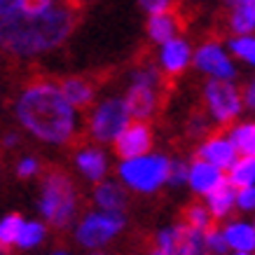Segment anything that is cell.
Instances as JSON below:
<instances>
[{"instance_id":"1","label":"cell","mask_w":255,"mask_h":255,"mask_svg":"<svg viewBox=\"0 0 255 255\" xmlns=\"http://www.w3.org/2000/svg\"><path fill=\"white\" fill-rule=\"evenodd\" d=\"M78 23L75 5L52 2L40 12H9L0 16V49L16 56L49 52L68 38Z\"/></svg>"},{"instance_id":"2","label":"cell","mask_w":255,"mask_h":255,"mask_svg":"<svg viewBox=\"0 0 255 255\" xmlns=\"http://www.w3.org/2000/svg\"><path fill=\"white\" fill-rule=\"evenodd\" d=\"M16 120L26 131L49 145H63L75 136L78 115L63 99L54 82H33L26 87L14 106Z\"/></svg>"},{"instance_id":"3","label":"cell","mask_w":255,"mask_h":255,"mask_svg":"<svg viewBox=\"0 0 255 255\" xmlns=\"http://www.w3.org/2000/svg\"><path fill=\"white\" fill-rule=\"evenodd\" d=\"M171 159L159 152H145L138 157L122 159L117 166V176L124 187L140 194H155L159 187L166 185Z\"/></svg>"},{"instance_id":"4","label":"cell","mask_w":255,"mask_h":255,"mask_svg":"<svg viewBox=\"0 0 255 255\" xmlns=\"http://www.w3.org/2000/svg\"><path fill=\"white\" fill-rule=\"evenodd\" d=\"M38 209L49 225L54 227H68L78 213V192L75 185L66 173L54 171L45 178V185L40 192Z\"/></svg>"},{"instance_id":"5","label":"cell","mask_w":255,"mask_h":255,"mask_svg":"<svg viewBox=\"0 0 255 255\" xmlns=\"http://www.w3.org/2000/svg\"><path fill=\"white\" fill-rule=\"evenodd\" d=\"M124 213H115V211H92L87 213L80 225L75 227V239L85 248L99 251L108 241H113L117 234L124 230Z\"/></svg>"},{"instance_id":"6","label":"cell","mask_w":255,"mask_h":255,"mask_svg":"<svg viewBox=\"0 0 255 255\" xmlns=\"http://www.w3.org/2000/svg\"><path fill=\"white\" fill-rule=\"evenodd\" d=\"M131 122V115L127 110V103L120 96L101 101L89 117V133L99 143H113L124 131V127Z\"/></svg>"},{"instance_id":"7","label":"cell","mask_w":255,"mask_h":255,"mask_svg":"<svg viewBox=\"0 0 255 255\" xmlns=\"http://www.w3.org/2000/svg\"><path fill=\"white\" fill-rule=\"evenodd\" d=\"M204 99L209 106L211 117L220 124H227L237 120L244 110L241 92L230 82V80H213L211 78L204 87Z\"/></svg>"},{"instance_id":"8","label":"cell","mask_w":255,"mask_h":255,"mask_svg":"<svg viewBox=\"0 0 255 255\" xmlns=\"http://www.w3.org/2000/svg\"><path fill=\"white\" fill-rule=\"evenodd\" d=\"M192 59H194V66L201 73L211 75L213 80H230L232 82L237 78V66H234V61L227 56V52L218 42H204L194 52Z\"/></svg>"},{"instance_id":"9","label":"cell","mask_w":255,"mask_h":255,"mask_svg":"<svg viewBox=\"0 0 255 255\" xmlns=\"http://www.w3.org/2000/svg\"><path fill=\"white\" fill-rule=\"evenodd\" d=\"M113 143H115V152L122 159L145 155L152 150V129L145 124V120H131Z\"/></svg>"},{"instance_id":"10","label":"cell","mask_w":255,"mask_h":255,"mask_svg":"<svg viewBox=\"0 0 255 255\" xmlns=\"http://www.w3.org/2000/svg\"><path fill=\"white\" fill-rule=\"evenodd\" d=\"M225 180V171L213 166V164L204 162V159H197V162L187 164V183L185 185L192 187V192L206 197L209 192H213L218 185H223Z\"/></svg>"},{"instance_id":"11","label":"cell","mask_w":255,"mask_h":255,"mask_svg":"<svg viewBox=\"0 0 255 255\" xmlns=\"http://www.w3.org/2000/svg\"><path fill=\"white\" fill-rule=\"evenodd\" d=\"M192 61V49L183 38H171L166 42H162V49H159V63L166 75H178L190 66Z\"/></svg>"},{"instance_id":"12","label":"cell","mask_w":255,"mask_h":255,"mask_svg":"<svg viewBox=\"0 0 255 255\" xmlns=\"http://www.w3.org/2000/svg\"><path fill=\"white\" fill-rule=\"evenodd\" d=\"M237 157L239 155H237L232 140L227 138V136H211V138H206L199 147V159L213 164V166H218V169H223V171L230 169V164H232Z\"/></svg>"},{"instance_id":"13","label":"cell","mask_w":255,"mask_h":255,"mask_svg":"<svg viewBox=\"0 0 255 255\" xmlns=\"http://www.w3.org/2000/svg\"><path fill=\"white\" fill-rule=\"evenodd\" d=\"M75 166H78V171L87 180L99 183L108 173V157H106V152L101 147H94V145L82 147L75 155Z\"/></svg>"},{"instance_id":"14","label":"cell","mask_w":255,"mask_h":255,"mask_svg":"<svg viewBox=\"0 0 255 255\" xmlns=\"http://www.w3.org/2000/svg\"><path fill=\"white\" fill-rule=\"evenodd\" d=\"M124 103H127V110H129L131 120H147V117L155 115L157 89L131 85L129 92H127V96H124Z\"/></svg>"},{"instance_id":"15","label":"cell","mask_w":255,"mask_h":255,"mask_svg":"<svg viewBox=\"0 0 255 255\" xmlns=\"http://www.w3.org/2000/svg\"><path fill=\"white\" fill-rule=\"evenodd\" d=\"M94 201L101 211H115L124 213L127 209V190H124L117 180H99L94 187Z\"/></svg>"},{"instance_id":"16","label":"cell","mask_w":255,"mask_h":255,"mask_svg":"<svg viewBox=\"0 0 255 255\" xmlns=\"http://www.w3.org/2000/svg\"><path fill=\"white\" fill-rule=\"evenodd\" d=\"M225 244L230 251H248L253 253L255 251V227L253 223H246V220H232L223 230Z\"/></svg>"},{"instance_id":"17","label":"cell","mask_w":255,"mask_h":255,"mask_svg":"<svg viewBox=\"0 0 255 255\" xmlns=\"http://www.w3.org/2000/svg\"><path fill=\"white\" fill-rule=\"evenodd\" d=\"M178 31H180V23H178V16L171 9H166V12H152L150 19H147V35L157 45L176 38Z\"/></svg>"},{"instance_id":"18","label":"cell","mask_w":255,"mask_h":255,"mask_svg":"<svg viewBox=\"0 0 255 255\" xmlns=\"http://www.w3.org/2000/svg\"><path fill=\"white\" fill-rule=\"evenodd\" d=\"M225 178H227V183L232 187L255 185V157L253 155H239L232 164H230Z\"/></svg>"},{"instance_id":"19","label":"cell","mask_w":255,"mask_h":255,"mask_svg":"<svg viewBox=\"0 0 255 255\" xmlns=\"http://www.w3.org/2000/svg\"><path fill=\"white\" fill-rule=\"evenodd\" d=\"M206 209L211 218H227L234 209V187L225 180L223 185H218L213 192L206 194Z\"/></svg>"},{"instance_id":"20","label":"cell","mask_w":255,"mask_h":255,"mask_svg":"<svg viewBox=\"0 0 255 255\" xmlns=\"http://www.w3.org/2000/svg\"><path fill=\"white\" fill-rule=\"evenodd\" d=\"M61 94L63 99L68 101L73 108H85L94 101V89L87 80H80V78H68L61 82Z\"/></svg>"},{"instance_id":"21","label":"cell","mask_w":255,"mask_h":255,"mask_svg":"<svg viewBox=\"0 0 255 255\" xmlns=\"http://www.w3.org/2000/svg\"><path fill=\"white\" fill-rule=\"evenodd\" d=\"M230 26L237 35L253 33L255 28V0H237L232 5V19Z\"/></svg>"},{"instance_id":"22","label":"cell","mask_w":255,"mask_h":255,"mask_svg":"<svg viewBox=\"0 0 255 255\" xmlns=\"http://www.w3.org/2000/svg\"><path fill=\"white\" fill-rule=\"evenodd\" d=\"M45 237L47 230L40 220H21L14 237V246H19L21 251H31V248H38L45 241Z\"/></svg>"},{"instance_id":"23","label":"cell","mask_w":255,"mask_h":255,"mask_svg":"<svg viewBox=\"0 0 255 255\" xmlns=\"http://www.w3.org/2000/svg\"><path fill=\"white\" fill-rule=\"evenodd\" d=\"M237 155H253L255 157V124L253 122H241L234 124L230 129V136Z\"/></svg>"},{"instance_id":"24","label":"cell","mask_w":255,"mask_h":255,"mask_svg":"<svg viewBox=\"0 0 255 255\" xmlns=\"http://www.w3.org/2000/svg\"><path fill=\"white\" fill-rule=\"evenodd\" d=\"M21 220L23 218L19 213H9V216H5L0 220V255H7L9 246H14V237Z\"/></svg>"},{"instance_id":"25","label":"cell","mask_w":255,"mask_h":255,"mask_svg":"<svg viewBox=\"0 0 255 255\" xmlns=\"http://www.w3.org/2000/svg\"><path fill=\"white\" fill-rule=\"evenodd\" d=\"M230 52H232L237 59H241V61H246L253 66L255 63V40L251 38V33L237 35V38L230 40Z\"/></svg>"},{"instance_id":"26","label":"cell","mask_w":255,"mask_h":255,"mask_svg":"<svg viewBox=\"0 0 255 255\" xmlns=\"http://www.w3.org/2000/svg\"><path fill=\"white\" fill-rule=\"evenodd\" d=\"M185 227L197 230V232H206L211 227V213L206 206H190L185 213Z\"/></svg>"},{"instance_id":"27","label":"cell","mask_w":255,"mask_h":255,"mask_svg":"<svg viewBox=\"0 0 255 255\" xmlns=\"http://www.w3.org/2000/svg\"><path fill=\"white\" fill-rule=\"evenodd\" d=\"M180 234H183V225L162 230V232L157 234V251H164V253H176L178 241H180Z\"/></svg>"},{"instance_id":"28","label":"cell","mask_w":255,"mask_h":255,"mask_svg":"<svg viewBox=\"0 0 255 255\" xmlns=\"http://www.w3.org/2000/svg\"><path fill=\"white\" fill-rule=\"evenodd\" d=\"M204 248L206 253L211 255H227V244H225V237H223V230H216V227H209L204 232Z\"/></svg>"},{"instance_id":"29","label":"cell","mask_w":255,"mask_h":255,"mask_svg":"<svg viewBox=\"0 0 255 255\" xmlns=\"http://www.w3.org/2000/svg\"><path fill=\"white\" fill-rule=\"evenodd\" d=\"M131 85L157 89V87H159V70H157L155 66H143V68H136L133 70V75H131Z\"/></svg>"},{"instance_id":"30","label":"cell","mask_w":255,"mask_h":255,"mask_svg":"<svg viewBox=\"0 0 255 255\" xmlns=\"http://www.w3.org/2000/svg\"><path fill=\"white\" fill-rule=\"evenodd\" d=\"M234 206L241 209L244 213H251L255 209V187L253 185L234 187Z\"/></svg>"},{"instance_id":"31","label":"cell","mask_w":255,"mask_h":255,"mask_svg":"<svg viewBox=\"0 0 255 255\" xmlns=\"http://www.w3.org/2000/svg\"><path fill=\"white\" fill-rule=\"evenodd\" d=\"M166 183H169L171 187H183V185H185V183H187V162H180V159L171 162Z\"/></svg>"},{"instance_id":"32","label":"cell","mask_w":255,"mask_h":255,"mask_svg":"<svg viewBox=\"0 0 255 255\" xmlns=\"http://www.w3.org/2000/svg\"><path fill=\"white\" fill-rule=\"evenodd\" d=\"M40 173V162L35 157H21L16 164V176L19 178H33Z\"/></svg>"},{"instance_id":"33","label":"cell","mask_w":255,"mask_h":255,"mask_svg":"<svg viewBox=\"0 0 255 255\" xmlns=\"http://www.w3.org/2000/svg\"><path fill=\"white\" fill-rule=\"evenodd\" d=\"M178 0H140V7L145 12H166V9H173Z\"/></svg>"},{"instance_id":"34","label":"cell","mask_w":255,"mask_h":255,"mask_svg":"<svg viewBox=\"0 0 255 255\" xmlns=\"http://www.w3.org/2000/svg\"><path fill=\"white\" fill-rule=\"evenodd\" d=\"M21 5H23V0H0V16L21 9Z\"/></svg>"},{"instance_id":"35","label":"cell","mask_w":255,"mask_h":255,"mask_svg":"<svg viewBox=\"0 0 255 255\" xmlns=\"http://www.w3.org/2000/svg\"><path fill=\"white\" fill-rule=\"evenodd\" d=\"M241 101H244V106H248V108H255V85L251 82V85L244 89V94H241Z\"/></svg>"},{"instance_id":"36","label":"cell","mask_w":255,"mask_h":255,"mask_svg":"<svg viewBox=\"0 0 255 255\" xmlns=\"http://www.w3.org/2000/svg\"><path fill=\"white\" fill-rule=\"evenodd\" d=\"M2 143H5V147H14L16 143H19V133L16 131H9L5 138H2Z\"/></svg>"},{"instance_id":"37","label":"cell","mask_w":255,"mask_h":255,"mask_svg":"<svg viewBox=\"0 0 255 255\" xmlns=\"http://www.w3.org/2000/svg\"><path fill=\"white\" fill-rule=\"evenodd\" d=\"M232 255H253V253H248V251H232Z\"/></svg>"},{"instance_id":"38","label":"cell","mask_w":255,"mask_h":255,"mask_svg":"<svg viewBox=\"0 0 255 255\" xmlns=\"http://www.w3.org/2000/svg\"><path fill=\"white\" fill-rule=\"evenodd\" d=\"M152 255H173V253H164V251H155Z\"/></svg>"},{"instance_id":"39","label":"cell","mask_w":255,"mask_h":255,"mask_svg":"<svg viewBox=\"0 0 255 255\" xmlns=\"http://www.w3.org/2000/svg\"><path fill=\"white\" fill-rule=\"evenodd\" d=\"M225 2H227V5H230V7H232L234 2H237V0H225Z\"/></svg>"},{"instance_id":"40","label":"cell","mask_w":255,"mask_h":255,"mask_svg":"<svg viewBox=\"0 0 255 255\" xmlns=\"http://www.w3.org/2000/svg\"><path fill=\"white\" fill-rule=\"evenodd\" d=\"M52 255H70V253H63V251H59V253H52Z\"/></svg>"},{"instance_id":"41","label":"cell","mask_w":255,"mask_h":255,"mask_svg":"<svg viewBox=\"0 0 255 255\" xmlns=\"http://www.w3.org/2000/svg\"><path fill=\"white\" fill-rule=\"evenodd\" d=\"M92 255H106V253H99V251H96V253H92Z\"/></svg>"}]
</instances>
